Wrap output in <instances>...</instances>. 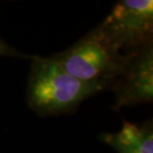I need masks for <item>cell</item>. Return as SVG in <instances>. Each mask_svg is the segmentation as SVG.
<instances>
[{
    "label": "cell",
    "instance_id": "cell-1",
    "mask_svg": "<svg viewBox=\"0 0 153 153\" xmlns=\"http://www.w3.org/2000/svg\"><path fill=\"white\" fill-rule=\"evenodd\" d=\"M105 90L103 85L76 79L51 57L38 56L31 64L26 100L38 115L57 116L73 114L85 100Z\"/></svg>",
    "mask_w": 153,
    "mask_h": 153
},
{
    "label": "cell",
    "instance_id": "cell-2",
    "mask_svg": "<svg viewBox=\"0 0 153 153\" xmlns=\"http://www.w3.org/2000/svg\"><path fill=\"white\" fill-rule=\"evenodd\" d=\"M51 58L76 79L103 85L108 88L121 74L126 62L125 54L106 41L99 27Z\"/></svg>",
    "mask_w": 153,
    "mask_h": 153
},
{
    "label": "cell",
    "instance_id": "cell-3",
    "mask_svg": "<svg viewBox=\"0 0 153 153\" xmlns=\"http://www.w3.org/2000/svg\"><path fill=\"white\" fill-rule=\"evenodd\" d=\"M97 27L106 41L120 52L153 43V1H117Z\"/></svg>",
    "mask_w": 153,
    "mask_h": 153
},
{
    "label": "cell",
    "instance_id": "cell-4",
    "mask_svg": "<svg viewBox=\"0 0 153 153\" xmlns=\"http://www.w3.org/2000/svg\"><path fill=\"white\" fill-rule=\"evenodd\" d=\"M124 54L123 70L111 88L114 94L111 108L115 111L153 100V43Z\"/></svg>",
    "mask_w": 153,
    "mask_h": 153
},
{
    "label": "cell",
    "instance_id": "cell-5",
    "mask_svg": "<svg viewBox=\"0 0 153 153\" xmlns=\"http://www.w3.org/2000/svg\"><path fill=\"white\" fill-rule=\"evenodd\" d=\"M100 138L117 153H153L152 120L142 123L123 120L122 127L117 132H102Z\"/></svg>",
    "mask_w": 153,
    "mask_h": 153
},
{
    "label": "cell",
    "instance_id": "cell-6",
    "mask_svg": "<svg viewBox=\"0 0 153 153\" xmlns=\"http://www.w3.org/2000/svg\"><path fill=\"white\" fill-rule=\"evenodd\" d=\"M0 57H10V58H20V59H28L35 60L38 56H32L21 53L20 51L16 50L13 47H11L8 43H6L4 40L0 37Z\"/></svg>",
    "mask_w": 153,
    "mask_h": 153
}]
</instances>
